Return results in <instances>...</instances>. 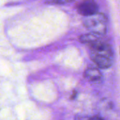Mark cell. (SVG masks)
I'll list each match as a JSON object with an SVG mask.
<instances>
[{"instance_id": "4", "label": "cell", "mask_w": 120, "mask_h": 120, "mask_svg": "<svg viewBox=\"0 0 120 120\" xmlns=\"http://www.w3.org/2000/svg\"><path fill=\"white\" fill-rule=\"evenodd\" d=\"M90 56L93 61L100 69H107L113 64V58L111 57L98 54H90Z\"/></svg>"}, {"instance_id": "9", "label": "cell", "mask_w": 120, "mask_h": 120, "mask_svg": "<svg viewBox=\"0 0 120 120\" xmlns=\"http://www.w3.org/2000/svg\"><path fill=\"white\" fill-rule=\"evenodd\" d=\"M89 120H104V119L98 116H94L90 117Z\"/></svg>"}, {"instance_id": "3", "label": "cell", "mask_w": 120, "mask_h": 120, "mask_svg": "<svg viewBox=\"0 0 120 120\" xmlns=\"http://www.w3.org/2000/svg\"><path fill=\"white\" fill-rule=\"evenodd\" d=\"M91 54H98L113 58V52L111 46L102 40L91 45Z\"/></svg>"}, {"instance_id": "8", "label": "cell", "mask_w": 120, "mask_h": 120, "mask_svg": "<svg viewBox=\"0 0 120 120\" xmlns=\"http://www.w3.org/2000/svg\"><path fill=\"white\" fill-rule=\"evenodd\" d=\"M89 119L90 118L86 116H83V115H79L75 118V120H89Z\"/></svg>"}, {"instance_id": "5", "label": "cell", "mask_w": 120, "mask_h": 120, "mask_svg": "<svg viewBox=\"0 0 120 120\" xmlns=\"http://www.w3.org/2000/svg\"><path fill=\"white\" fill-rule=\"evenodd\" d=\"M102 36V35H101L90 32L89 33L81 35L79 37V41L82 43L93 45L98 41H100Z\"/></svg>"}, {"instance_id": "6", "label": "cell", "mask_w": 120, "mask_h": 120, "mask_svg": "<svg viewBox=\"0 0 120 120\" xmlns=\"http://www.w3.org/2000/svg\"><path fill=\"white\" fill-rule=\"evenodd\" d=\"M84 77L89 81H95L101 79L102 74L97 68H88L84 72Z\"/></svg>"}, {"instance_id": "7", "label": "cell", "mask_w": 120, "mask_h": 120, "mask_svg": "<svg viewBox=\"0 0 120 120\" xmlns=\"http://www.w3.org/2000/svg\"><path fill=\"white\" fill-rule=\"evenodd\" d=\"M73 0H49L48 2L54 4H64L71 2Z\"/></svg>"}, {"instance_id": "2", "label": "cell", "mask_w": 120, "mask_h": 120, "mask_svg": "<svg viewBox=\"0 0 120 120\" xmlns=\"http://www.w3.org/2000/svg\"><path fill=\"white\" fill-rule=\"evenodd\" d=\"M98 7L93 0H83L77 5L78 12L85 16H88L98 13Z\"/></svg>"}, {"instance_id": "1", "label": "cell", "mask_w": 120, "mask_h": 120, "mask_svg": "<svg viewBox=\"0 0 120 120\" xmlns=\"http://www.w3.org/2000/svg\"><path fill=\"white\" fill-rule=\"evenodd\" d=\"M83 23L84 26L92 33L103 35L107 31V19L103 14L98 12L93 15L85 16Z\"/></svg>"}]
</instances>
